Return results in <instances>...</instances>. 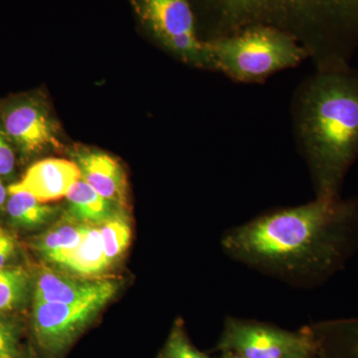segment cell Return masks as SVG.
<instances>
[{
	"mask_svg": "<svg viewBox=\"0 0 358 358\" xmlns=\"http://www.w3.org/2000/svg\"><path fill=\"white\" fill-rule=\"evenodd\" d=\"M294 134L315 199H339L358 159V72L350 66L317 70L296 89Z\"/></svg>",
	"mask_w": 358,
	"mask_h": 358,
	"instance_id": "7a4b0ae2",
	"label": "cell"
},
{
	"mask_svg": "<svg viewBox=\"0 0 358 358\" xmlns=\"http://www.w3.org/2000/svg\"><path fill=\"white\" fill-rule=\"evenodd\" d=\"M75 159L84 181L115 206L126 207V174L117 160L95 150H80Z\"/></svg>",
	"mask_w": 358,
	"mask_h": 358,
	"instance_id": "8fae6325",
	"label": "cell"
},
{
	"mask_svg": "<svg viewBox=\"0 0 358 358\" xmlns=\"http://www.w3.org/2000/svg\"><path fill=\"white\" fill-rule=\"evenodd\" d=\"M79 179H81V171L76 162L47 159L32 164L20 181L8 188L24 190L42 203H47L66 197Z\"/></svg>",
	"mask_w": 358,
	"mask_h": 358,
	"instance_id": "30bf717a",
	"label": "cell"
},
{
	"mask_svg": "<svg viewBox=\"0 0 358 358\" xmlns=\"http://www.w3.org/2000/svg\"><path fill=\"white\" fill-rule=\"evenodd\" d=\"M0 358H18L17 326L4 315H0Z\"/></svg>",
	"mask_w": 358,
	"mask_h": 358,
	"instance_id": "ffe728a7",
	"label": "cell"
},
{
	"mask_svg": "<svg viewBox=\"0 0 358 358\" xmlns=\"http://www.w3.org/2000/svg\"><path fill=\"white\" fill-rule=\"evenodd\" d=\"M6 209L10 222L24 229L38 228L57 213V209L42 203L29 192L9 188Z\"/></svg>",
	"mask_w": 358,
	"mask_h": 358,
	"instance_id": "2e32d148",
	"label": "cell"
},
{
	"mask_svg": "<svg viewBox=\"0 0 358 358\" xmlns=\"http://www.w3.org/2000/svg\"><path fill=\"white\" fill-rule=\"evenodd\" d=\"M85 224L64 215L35 240L34 249L46 262L58 266L81 242Z\"/></svg>",
	"mask_w": 358,
	"mask_h": 358,
	"instance_id": "5bb4252c",
	"label": "cell"
},
{
	"mask_svg": "<svg viewBox=\"0 0 358 358\" xmlns=\"http://www.w3.org/2000/svg\"><path fill=\"white\" fill-rule=\"evenodd\" d=\"M221 244L231 258L264 274L319 286L358 249V197L275 209L226 231Z\"/></svg>",
	"mask_w": 358,
	"mask_h": 358,
	"instance_id": "6da1fadb",
	"label": "cell"
},
{
	"mask_svg": "<svg viewBox=\"0 0 358 358\" xmlns=\"http://www.w3.org/2000/svg\"><path fill=\"white\" fill-rule=\"evenodd\" d=\"M29 275L21 267L0 270V315L16 310L24 303L29 289Z\"/></svg>",
	"mask_w": 358,
	"mask_h": 358,
	"instance_id": "ac0fdd59",
	"label": "cell"
},
{
	"mask_svg": "<svg viewBox=\"0 0 358 358\" xmlns=\"http://www.w3.org/2000/svg\"><path fill=\"white\" fill-rule=\"evenodd\" d=\"M160 358H213L200 352L190 343L185 333L182 320H176L169 333L164 348L160 352Z\"/></svg>",
	"mask_w": 358,
	"mask_h": 358,
	"instance_id": "d6986e66",
	"label": "cell"
},
{
	"mask_svg": "<svg viewBox=\"0 0 358 358\" xmlns=\"http://www.w3.org/2000/svg\"><path fill=\"white\" fill-rule=\"evenodd\" d=\"M15 166V150L0 126V178H13Z\"/></svg>",
	"mask_w": 358,
	"mask_h": 358,
	"instance_id": "44dd1931",
	"label": "cell"
},
{
	"mask_svg": "<svg viewBox=\"0 0 358 358\" xmlns=\"http://www.w3.org/2000/svg\"><path fill=\"white\" fill-rule=\"evenodd\" d=\"M141 20L166 49L185 62L199 65L203 41L195 32L189 0H134Z\"/></svg>",
	"mask_w": 358,
	"mask_h": 358,
	"instance_id": "8992f818",
	"label": "cell"
},
{
	"mask_svg": "<svg viewBox=\"0 0 358 358\" xmlns=\"http://www.w3.org/2000/svg\"><path fill=\"white\" fill-rule=\"evenodd\" d=\"M109 301L100 298L76 303L33 301L32 329L37 343L48 355H60Z\"/></svg>",
	"mask_w": 358,
	"mask_h": 358,
	"instance_id": "ba28073f",
	"label": "cell"
},
{
	"mask_svg": "<svg viewBox=\"0 0 358 358\" xmlns=\"http://www.w3.org/2000/svg\"><path fill=\"white\" fill-rule=\"evenodd\" d=\"M17 252V241L13 233L0 226V270L8 267V263Z\"/></svg>",
	"mask_w": 358,
	"mask_h": 358,
	"instance_id": "7402d4cb",
	"label": "cell"
},
{
	"mask_svg": "<svg viewBox=\"0 0 358 358\" xmlns=\"http://www.w3.org/2000/svg\"><path fill=\"white\" fill-rule=\"evenodd\" d=\"M308 329L313 341L310 358H358V319L327 320Z\"/></svg>",
	"mask_w": 358,
	"mask_h": 358,
	"instance_id": "7c38bea8",
	"label": "cell"
},
{
	"mask_svg": "<svg viewBox=\"0 0 358 358\" xmlns=\"http://www.w3.org/2000/svg\"><path fill=\"white\" fill-rule=\"evenodd\" d=\"M66 199L68 202L66 215L83 224L100 225L120 208L103 199L82 178L72 186Z\"/></svg>",
	"mask_w": 358,
	"mask_h": 358,
	"instance_id": "9a60e30c",
	"label": "cell"
},
{
	"mask_svg": "<svg viewBox=\"0 0 358 358\" xmlns=\"http://www.w3.org/2000/svg\"><path fill=\"white\" fill-rule=\"evenodd\" d=\"M312 353H296V355H289L286 358H310Z\"/></svg>",
	"mask_w": 358,
	"mask_h": 358,
	"instance_id": "d4e9b609",
	"label": "cell"
},
{
	"mask_svg": "<svg viewBox=\"0 0 358 358\" xmlns=\"http://www.w3.org/2000/svg\"><path fill=\"white\" fill-rule=\"evenodd\" d=\"M58 267L82 278L99 277L110 268L98 225L85 224L81 242L61 261Z\"/></svg>",
	"mask_w": 358,
	"mask_h": 358,
	"instance_id": "4fadbf2b",
	"label": "cell"
},
{
	"mask_svg": "<svg viewBox=\"0 0 358 358\" xmlns=\"http://www.w3.org/2000/svg\"><path fill=\"white\" fill-rule=\"evenodd\" d=\"M210 39L254 26L292 35L317 69L350 65L358 49V0H208Z\"/></svg>",
	"mask_w": 358,
	"mask_h": 358,
	"instance_id": "3957f363",
	"label": "cell"
},
{
	"mask_svg": "<svg viewBox=\"0 0 358 358\" xmlns=\"http://www.w3.org/2000/svg\"><path fill=\"white\" fill-rule=\"evenodd\" d=\"M216 350L245 358H286L312 353L313 341L308 327L291 331L265 322L228 317Z\"/></svg>",
	"mask_w": 358,
	"mask_h": 358,
	"instance_id": "5b68a950",
	"label": "cell"
},
{
	"mask_svg": "<svg viewBox=\"0 0 358 358\" xmlns=\"http://www.w3.org/2000/svg\"><path fill=\"white\" fill-rule=\"evenodd\" d=\"M122 209H117L107 220L98 225L110 267L126 252L131 239V224Z\"/></svg>",
	"mask_w": 358,
	"mask_h": 358,
	"instance_id": "e0dca14e",
	"label": "cell"
},
{
	"mask_svg": "<svg viewBox=\"0 0 358 358\" xmlns=\"http://www.w3.org/2000/svg\"><path fill=\"white\" fill-rule=\"evenodd\" d=\"M220 358H245V357H241V355H236V353L222 352V355H221Z\"/></svg>",
	"mask_w": 358,
	"mask_h": 358,
	"instance_id": "cb8c5ba5",
	"label": "cell"
},
{
	"mask_svg": "<svg viewBox=\"0 0 358 358\" xmlns=\"http://www.w3.org/2000/svg\"><path fill=\"white\" fill-rule=\"evenodd\" d=\"M7 199H8V188L4 186L3 181L0 178V214L6 209Z\"/></svg>",
	"mask_w": 358,
	"mask_h": 358,
	"instance_id": "603a6c76",
	"label": "cell"
},
{
	"mask_svg": "<svg viewBox=\"0 0 358 358\" xmlns=\"http://www.w3.org/2000/svg\"><path fill=\"white\" fill-rule=\"evenodd\" d=\"M204 42L211 70L238 83H263L308 58L292 35L271 26H254Z\"/></svg>",
	"mask_w": 358,
	"mask_h": 358,
	"instance_id": "277c9868",
	"label": "cell"
},
{
	"mask_svg": "<svg viewBox=\"0 0 358 358\" xmlns=\"http://www.w3.org/2000/svg\"><path fill=\"white\" fill-rule=\"evenodd\" d=\"M0 126L22 157L58 148L57 127L43 101L36 95L13 96L0 103Z\"/></svg>",
	"mask_w": 358,
	"mask_h": 358,
	"instance_id": "52a82bcc",
	"label": "cell"
},
{
	"mask_svg": "<svg viewBox=\"0 0 358 358\" xmlns=\"http://www.w3.org/2000/svg\"><path fill=\"white\" fill-rule=\"evenodd\" d=\"M119 285L108 280L72 279L44 268L35 280L34 301L52 303H76L94 299H112Z\"/></svg>",
	"mask_w": 358,
	"mask_h": 358,
	"instance_id": "9c48e42d",
	"label": "cell"
}]
</instances>
